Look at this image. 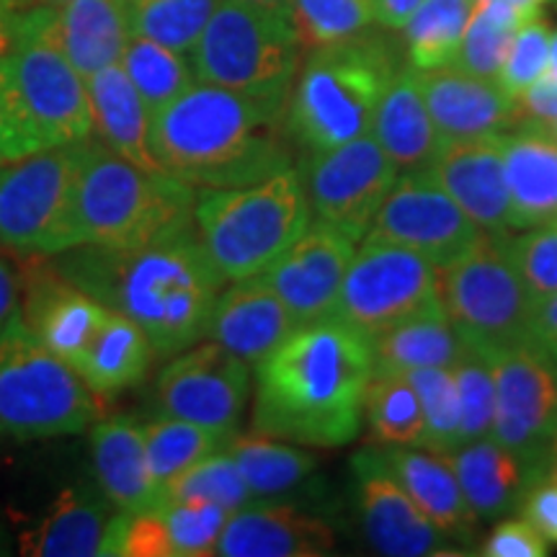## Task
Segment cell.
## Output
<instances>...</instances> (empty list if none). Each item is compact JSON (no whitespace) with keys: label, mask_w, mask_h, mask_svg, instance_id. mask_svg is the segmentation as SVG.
<instances>
[{"label":"cell","mask_w":557,"mask_h":557,"mask_svg":"<svg viewBox=\"0 0 557 557\" xmlns=\"http://www.w3.org/2000/svg\"><path fill=\"white\" fill-rule=\"evenodd\" d=\"M50 261L75 287L135 320L163 359L207 338L227 284L201 246L194 214L135 246H75Z\"/></svg>","instance_id":"cell-1"},{"label":"cell","mask_w":557,"mask_h":557,"mask_svg":"<svg viewBox=\"0 0 557 557\" xmlns=\"http://www.w3.org/2000/svg\"><path fill=\"white\" fill-rule=\"evenodd\" d=\"M372 374L364 333L338 320L302 325L256 364L253 431L302 447L351 444Z\"/></svg>","instance_id":"cell-2"},{"label":"cell","mask_w":557,"mask_h":557,"mask_svg":"<svg viewBox=\"0 0 557 557\" xmlns=\"http://www.w3.org/2000/svg\"><path fill=\"white\" fill-rule=\"evenodd\" d=\"M287 103L197 81L150 120L158 165L197 189L248 186L295 169Z\"/></svg>","instance_id":"cell-3"},{"label":"cell","mask_w":557,"mask_h":557,"mask_svg":"<svg viewBox=\"0 0 557 557\" xmlns=\"http://www.w3.org/2000/svg\"><path fill=\"white\" fill-rule=\"evenodd\" d=\"M395 75L389 45L369 34L312 47L287 101L292 143L302 152H320L369 135Z\"/></svg>","instance_id":"cell-4"},{"label":"cell","mask_w":557,"mask_h":557,"mask_svg":"<svg viewBox=\"0 0 557 557\" xmlns=\"http://www.w3.org/2000/svg\"><path fill=\"white\" fill-rule=\"evenodd\" d=\"M310 201L299 171L248 186L197 189L194 225L209 261L225 282L259 276L310 227Z\"/></svg>","instance_id":"cell-5"},{"label":"cell","mask_w":557,"mask_h":557,"mask_svg":"<svg viewBox=\"0 0 557 557\" xmlns=\"http://www.w3.org/2000/svg\"><path fill=\"white\" fill-rule=\"evenodd\" d=\"M197 186L145 171L88 137L75 184L78 246H135L194 214Z\"/></svg>","instance_id":"cell-6"},{"label":"cell","mask_w":557,"mask_h":557,"mask_svg":"<svg viewBox=\"0 0 557 557\" xmlns=\"http://www.w3.org/2000/svg\"><path fill=\"white\" fill-rule=\"evenodd\" d=\"M302 41L289 11L220 0L189 60L201 83L287 103L299 73Z\"/></svg>","instance_id":"cell-7"},{"label":"cell","mask_w":557,"mask_h":557,"mask_svg":"<svg viewBox=\"0 0 557 557\" xmlns=\"http://www.w3.org/2000/svg\"><path fill=\"white\" fill-rule=\"evenodd\" d=\"M96 395L21 318L0 333V436H73L96 421Z\"/></svg>","instance_id":"cell-8"},{"label":"cell","mask_w":557,"mask_h":557,"mask_svg":"<svg viewBox=\"0 0 557 557\" xmlns=\"http://www.w3.org/2000/svg\"><path fill=\"white\" fill-rule=\"evenodd\" d=\"M5 60L41 150L94 137L86 78L62 52L54 5L16 11L13 45Z\"/></svg>","instance_id":"cell-9"},{"label":"cell","mask_w":557,"mask_h":557,"mask_svg":"<svg viewBox=\"0 0 557 557\" xmlns=\"http://www.w3.org/2000/svg\"><path fill=\"white\" fill-rule=\"evenodd\" d=\"M86 139L0 165V250L18 261L78 246L75 184Z\"/></svg>","instance_id":"cell-10"},{"label":"cell","mask_w":557,"mask_h":557,"mask_svg":"<svg viewBox=\"0 0 557 557\" xmlns=\"http://www.w3.org/2000/svg\"><path fill=\"white\" fill-rule=\"evenodd\" d=\"M438 284L455 325L478 348L534 338V302L513 267L506 233L483 230L455 261L438 269Z\"/></svg>","instance_id":"cell-11"},{"label":"cell","mask_w":557,"mask_h":557,"mask_svg":"<svg viewBox=\"0 0 557 557\" xmlns=\"http://www.w3.org/2000/svg\"><path fill=\"white\" fill-rule=\"evenodd\" d=\"M480 351L496 382L493 436L534 478L545 475L549 444L557 436V344L527 338Z\"/></svg>","instance_id":"cell-12"},{"label":"cell","mask_w":557,"mask_h":557,"mask_svg":"<svg viewBox=\"0 0 557 557\" xmlns=\"http://www.w3.org/2000/svg\"><path fill=\"white\" fill-rule=\"evenodd\" d=\"M436 299L442 284L434 263L393 243L364 240L348 263L331 320L372 338Z\"/></svg>","instance_id":"cell-13"},{"label":"cell","mask_w":557,"mask_h":557,"mask_svg":"<svg viewBox=\"0 0 557 557\" xmlns=\"http://www.w3.org/2000/svg\"><path fill=\"white\" fill-rule=\"evenodd\" d=\"M297 171L308 194L312 220L341 230L357 243L364 240L369 225L400 176L398 165L372 135L331 150L305 152Z\"/></svg>","instance_id":"cell-14"},{"label":"cell","mask_w":557,"mask_h":557,"mask_svg":"<svg viewBox=\"0 0 557 557\" xmlns=\"http://www.w3.org/2000/svg\"><path fill=\"white\" fill-rule=\"evenodd\" d=\"M250 398V364L214 341H199L169 359L156 380V403L163 416L238 434Z\"/></svg>","instance_id":"cell-15"},{"label":"cell","mask_w":557,"mask_h":557,"mask_svg":"<svg viewBox=\"0 0 557 557\" xmlns=\"http://www.w3.org/2000/svg\"><path fill=\"white\" fill-rule=\"evenodd\" d=\"M483 233L459 209L426 169L406 171L389 189L385 205L369 225L364 240H380L416 250L444 269Z\"/></svg>","instance_id":"cell-16"},{"label":"cell","mask_w":557,"mask_h":557,"mask_svg":"<svg viewBox=\"0 0 557 557\" xmlns=\"http://www.w3.org/2000/svg\"><path fill=\"white\" fill-rule=\"evenodd\" d=\"M357 480L361 529L369 547L387 557L451 555V537L438 529L403 491L377 449H361L351 459Z\"/></svg>","instance_id":"cell-17"},{"label":"cell","mask_w":557,"mask_h":557,"mask_svg":"<svg viewBox=\"0 0 557 557\" xmlns=\"http://www.w3.org/2000/svg\"><path fill=\"white\" fill-rule=\"evenodd\" d=\"M354 253L357 240L312 220L295 246L259 276L276 292L302 329L333 318Z\"/></svg>","instance_id":"cell-18"},{"label":"cell","mask_w":557,"mask_h":557,"mask_svg":"<svg viewBox=\"0 0 557 557\" xmlns=\"http://www.w3.org/2000/svg\"><path fill=\"white\" fill-rule=\"evenodd\" d=\"M24 263L21 320L41 346L73 367L99 333L111 308L67 282L50 259H29Z\"/></svg>","instance_id":"cell-19"},{"label":"cell","mask_w":557,"mask_h":557,"mask_svg":"<svg viewBox=\"0 0 557 557\" xmlns=\"http://www.w3.org/2000/svg\"><path fill=\"white\" fill-rule=\"evenodd\" d=\"M426 171L480 230L506 233L511 227L500 135L444 139Z\"/></svg>","instance_id":"cell-20"},{"label":"cell","mask_w":557,"mask_h":557,"mask_svg":"<svg viewBox=\"0 0 557 557\" xmlns=\"http://www.w3.org/2000/svg\"><path fill=\"white\" fill-rule=\"evenodd\" d=\"M418 88L444 139L504 135L519 122V101L498 81L478 78L457 67L416 70Z\"/></svg>","instance_id":"cell-21"},{"label":"cell","mask_w":557,"mask_h":557,"mask_svg":"<svg viewBox=\"0 0 557 557\" xmlns=\"http://www.w3.org/2000/svg\"><path fill=\"white\" fill-rule=\"evenodd\" d=\"M299 323L261 276L240 278L220 292L207 323V338L256 367L276 351Z\"/></svg>","instance_id":"cell-22"},{"label":"cell","mask_w":557,"mask_h":557,"mask_svg":"<svg viewBox=\"0 0 557 557\" xmlns=\"http://www.w3.org/2000/svg\"><path fill=\"white\" fill-rule=\"evenodd\" d=\"M331 527L295 506L250 504L230 513L214 555L320 557L333 553Z\"/></svg>","instance_id":"cell-23"},{"label":"cell","mask_w":557,"mask_h":557,"mask_svg":"<svg viewBox=\"0 0 557 557\" xmlns=\"http://www.w3.org/2000/svg\"><path fill=\"white\" fill-rule=\"evenodd\" d=\"M504 165L511 227L549 225L557 218V135L547 122L529 120L504 132Z\"/></svg>","instance_id":"cell-24"},{"label":"cell","mask_w":557,"mask_h":557,"mask_svg":"<svg viewBox=\"0 0 557 557\" xmlns=\"http://www.w3.org/2000/svg\"><path fill=\"white\" fill-rule=\"evenodd\" d=\"M403 491L447 537L470 545L480 519L472 513L447 455L423 447H380Z\"/></svg>","instance_id":"cell-25"},{"label":"cell","mask_w":557,"mask_h":557,"mask_svg":"<svg viewBox=\"0 0 557 557\" xmlns=\"http://www.w3.org/2000/svg\"><path fill=\"white\" fill-rule=\"evenodd\" d=\"M94 472L114 508L127 513L152 511L160 506V491L150 475L143 426L135 418H103L90 431Z\"/></svg>","instance_id":"cell-26"},{"label":"cell","mask_w":557,"mask_h":557,"mask_svg":"<svg viewBox=\"0 0 557 557\" xmlns=\"http://www.w3.org/2000/svg\"><path fill=\"white\" fill-rule=\"evenodd\" d=\"M369 346L374 374H406L426 367H455L472 344L455 325L444 299H436L380 331L369 338Z\"/></svg>","instance_id":"cell-27"},{"label":"cell","mask_w":557,"mask_h":557,"mask_svg":"<svg viewBox=\"0 0 557 557\" xmlns=\"http://www.w3.org/2000/svg\"><path fill=\"white\" fill-rule=\"evenodd\" d=\"M465 498L480 521H493L521 506L527 487L537 480L496 436L478 438L447 451Z\"/></svg>","instance_id":"cell-28"},{"label":"cell","mask_w":557,"mask_h":557,"mask_svg":"<svg viewBox=\"0 0 557 557\" xmlns=\"http://www.w3.org/2000/svg\"><path fill=\"white\" fill-rule=\"evenodd\" d=\"M369 135L380 143L400 171L429 169L442 150L444 137L431 120L426 101L418 88L416 70H398L382 94Z\"/></svg>","instance_id":"cell-29"},{"label":"cell","mask_w":557,"mask_h":557,"mask_svg":"<svg viewBox=\"0 0 557 557\" xmlns=\"http://www.w3.org/2000/svg\"><path fill=\"white\" fill-rule=\"evenodd\" d=\"M114 504L103 491L73 485L62 491L37 529L21 537V553L34 557H96L101 555Z\"/></svg>","instance_id":"cell-30"},{"label":"cell","mask_w":557,"mask_h":557,"mask_svg":"<svg viewBox=\"0 0 557 557\" xmlns=\"http://www.w3.org/2000/svg\"><path fill=\"white\" fill-rule=\"evenodd\" d=\"M86 86L101 143L139 169L163 171L150 150L152 116L120 62L90 75Z\"/></svg>","instance_id":"cell-31"},{"label":"cell","mask_w":557,"mask_h":557,"mask_svg":"<svg viewBox=\"0 0 557 557\" xmlns=\"http://www.w3.org/2000/svg\"><path fill=\"white\" fill-rule=\"evenodd\" d=\"M132 37L129 0H70L58 9L60 47L83 78L116 65Z\"/></svg>","instance_id":"cell-32"},{"label":"cell","mask_w":557,"mask_h":557,"mask_svg":"<svg viewBox=\"0 0 557 557\" xmlns=\"http://www.w3.org/2000/svg\"><path fill=\"white\" fill-rule=\"evenodd\" d=\"M152 357L156 348L145 331L132 318L111 310L73 369L90 387V393L109 398L143 382Z\"/></svg>","instance_id":"cell-33"},{"label":"cell","mask_w":557,"mask_h":557,"mask_svg":"<svg viewBox=\"0 0 557 557\" xmlns=\"http://www.w3.org/2000/svg\"><path fill=\"white\" fill-rule=\"evenodd\" d=\"M225 449L238 465L256 504L292 496L299 487H305L318 470V457L308 449L284 438L259 434V431L235 434Z\"/></svg>","instance_id":"cell-34"},{"label":"cell","mask_w":557,"mask_h":557,"mask_svg":"<svg viewBox=\"0 0 557 557\" xmlns=\"http://www.w3.org/2000/svg\"><path fill=\"white\" fill-rule=\"evenodd\" d=\"M143 436L150 475L160 491V504H163L165 491L173 480L230 442V436L220 431L173 416H160L156 421L145 423Z\"/></svg>","instance_id":"cell-35"},{"label":"cell","mask_w":557,"mask_h":557,"mask_svg":"<svg viewBox=\"0 0 557 557\" xmlns=\"http://www.w3.org/2000/svg\"><path fill=\"white\" fill-rule=\"evenodd\" d=\"M364 421L380 447H421L426 434L421 398L406 374H372L364 393Z\"/></svg>","instance_id":"cell-36"},{"label":"cell","mask_w":557,"mask_h":557,"mask_svg":"<svg viewBox=\"0 0 557 557\" xmlns=\"http://www.w3.org/2000/svg\"><path fill=\"white\" fill-rule=\"evenodd\" d=\"M524 21L529 18L513 11L511 5L498 3V0H475L451 67L465 70L478 78L498 81L508 47Z\"/></svg>","instance_id":"cell-37"},{"label":"cell","mask_w":557,"mask_h":557,"mask_svg":"<svg viewBox=\"0 0 557 557\" xmlns=\"http://www.w3.org/2000/svg\"><path fill=\"white\" fill-rule=\"evenodd\" d=\"M120 65L143 96L150 116L197 83L191 60L148 37H132Z\"/></svg>","instance_id":"cell-38"},{"label":"cell","mask_w":557,"mask_h":557,"mask_svg":"<svg viewBox=\"0 0 557 557\" xmlns=\"http://www.w3.org/2000/svg\"><path fill=\"white\" fill-rule=\"evenodd\" d=\"M475 0H423L403 26L413 70L447 67L455 60Z\"/></svg>","instance_id":"cell-39"},{"label":"cell","mask_w":557,"mask_h":557,"mask_svg":"<svg viewBox=\"0 0 557 557\" xmlns=\"http://www.w3.org/2000/svg\"><path fill=\"white\" fill-rule=\"evenodd\" d=\"M220 0H129L132 34L189 58Z\"/></svg>","instance_id":"cell-40"},{"label":"cell","mask_w":557,"mask_h":557,"mask_svg":"<svg viewBox=\"0 0 557 557\" xmlns=\"http://www.w3.org/2000/svg\"><path fill=\"white\" fill-rule=\"evenodd\" d=\"M152 513L163 540V557L214 555L230 519L227 508L199 500H165Z\"/></svg>","instance_id":"cell-41"},{"label":"cell","mask_w":557,"mask_h":557,"mask_svg":"<svg viewBox=\"0 0 557 557\" xmlns=\"http://www.w3.org/2000/svg\"><path fill=\"white\" fill-rule=\"evenodd\" d=\"M165 500H199V504L227 508L230 513L256 504L238 465L227 455L225 447L212 451V455L186 470L184 475L173 480L169 491H165L163 504Z\"/></svg>","instance_id":"cell-42"},{"label":"cell","mask_w":557,"mask_h":557,"mask_svg":"<svg viewBox=\"0 0 557 557\" xmlns=\"http://www.w3.org/2000/svg\"><path fill=\"white\" fill-rule=\"evenodd\" d=\"M289 13L299 41L310 50L359 37L374 24L372 0H292Z\"/></svg>","instance_id":"cell-43"},{"label":"cell","mask_w":557,"mask_h":557,"mask_svg":"<svg viewBox=\"0 0 557 557\" xmlns=\"http://www.w3.org/2000/svg\"><path fill=\"white\" fill-rule=\"evenodd\" d=\"M410 385L416 387L421 398L423 421H426V434H423V449L447 451L459 447V389L451 367H426L406 372Z\"/></svg>","instance_id":"cell-44"},{"label":"cell","mask_w":557,"mask_h":557,"mask_svg":"<svg viewBox=\"0 0 557 557\" xmlns=\"http://www.w3.org/2000/svg\"><path fill=\"white\" fill-rule=\"evenodd\" d=\"M472 344V341H470ZM459 389V447L493 436L496 421V382L485 354L472 344L470 351L451 367Z\"/></svg>","instance_id":"cell-45"},{"label":"cell","mask_w":557,"mask_h":557,"mask_svg":"<svg viewBox=\"0 0 557 557\" xmlns=\"http://www.w3.org/2000/svg\"><path fill=\"white\" fill-rule=\"evenodd\" d=\"M508 250L532 302L553 299L557 295V227L553 222L529 227L519 238H508Z\"/></svg>","instance_id":"cell-46"},{"label":"cell","mask_w":557,"mask_h":557,"mask_svg":"<svg viewBox=\"0 0 557 557\" xmlns=\"http://www.w3.org/2000/svg\"><path fill=\"white\" fill-rule=\"evenodd\" d=\"M549 39H553V32H549L542 16L529 18L519 26L498 75V83L511 99L519 101L545 75L549 60Z\"/></svg>","instance_id":"cell-47"},{"label":"cell","mask_w":557,"mask_h":557,"mask_svg":"<svg viewBox=\"0 0 557 557\" xmlns=\"http://www.w3.org/2000/svg\"><path fill=\"white\" fill-rule=\"evenodd\" d=\"M39 150V139L34 135L29 120H26L16 86H13L9 60L0 58V165L13 163V160H21Z\"/></svg>","instance_id":"cell-48"},{"label":"cell","mask_w":557,"mask_h":557,"mask_svg":"<svg viewBox=\"0 0 557 557\" xmlns=\"http://www.w3.org/2000/svg\"><path fill=\"white\" fill-rule=\"evenodd\" d=\"M485 557H545L549 542L529 524L527 519H508L493 529L491 537L480 547Z\"/></svg>","instance_id":"cell-49"},{"label":"cell","mask_w":557,"mask_h":557,"mask_svg":"<svg viewBox=\"0 0 557 557\" xmlns=\"http://www.w3.org/2000/svg\"><path fill=\"white\" fill-rule=\"evenodd\" d=\"M521 517L532 524L547 542L557 545V480L547 472L532 480L521 498Z\"/></svg>","instance_id":"cell-50"},{"label":"cell","mask_w":557,"mask_h":557,"mask_svg":"<svg viewBox=\"0 0 557 557\" xmlns=\"http://www.w3.org/2000/svg\"><path fill=\"white\" fill-rule=\"evenodd\" d=\"M16 318H21V274L9 261L0 259V333Z\"/></svg>","instance_id":"cell-51"},{"label":"cell","mask_w":557,"mask_h":557,"mask_svg":"<svg viewBox=\"0 0 557 557\" xmlns=\"http://www.w3.org/2000/svg\"><path fill=\"white\" fill-rule=\"evenodd\" d=\"M421 3L423 0H372L374 21H377L382 29L398 32L408 24V18L413 16V11Z\"/></svg>","instance_id":"cell-52"},{"label":"cell","mask_w":557,"mask_h":557,"mask_svg":"<svg viewBox=\"0 0 557 557\" xmlns=\"http://www.w3.org/2000/svg\"><path fill=\"white\" fill-rule=\"evenodd\" d=\"M532 336L547 341V344H557V295L547 302L534 305Z\"/></svg>","instance_id":"cell-53"},{"label":"cell","mask_w":557,"mask_h":557,"mask_svg":"<svg viewBox=\"0 0 557 557\" xmlns=\"http://www.w3.org/2000/svg\"><path fill=\"white\" fill-rule=\"evenodd\" d=\"M13 24H16V5L11 0H0V58L11 52Z\"/></svg>","instance_id":"cell-54"},{"label":"cell","mask_w":557,"mask_h":557,"mask_svg":"<svg viewBox=\"0 0 557 557\" xmlns=\"http://www.w3.org/2000/svg\"><path fill=\"white\" fill-rule=\"evenodd\" d=\"M498 3L511 5V9L519 11L524 18H534V16H542V5H545V0H498Z\"/></svg>","instance_id":"cell-55"},{"label":"cell","mask_w":557,"mask_h":557,"mask_svg":"<svg viewBox=\"0 0 557 557\" xmlns=\"http://www.w3.org/2000/svg\"><path fill=\"white\" fill-rule=\"evenodd\" d=\"M547 83H553L557 88V32H553V39H549V60H547V70L542 75Z\"/></svg>","instance_id":"cell-56"},{"label":"cell","mask_w":557,"mask_h":557,"mask_svg":"<svg viewBox=\"0 0 557 557\" xmlns=\"http://www.w3.org/2000/svg\"><path fill=\"white\" fill-rule=\"evenodd\" d=\"M545 472L549 478L557 480V436L553 438V444H549V451H547V465H545Z\"/></svg>","instance_id":"cell-57"},{"label":"cell","mask_w":557,"mask_h":557,"mask_svg":"<svg viewBox=\"0 0 557 557\" xmlns=\"http://www.w3.org/2000/svg\"><path fill=\"white\" fill-rule=\"evenodd\" d=\"M248 3L269 5V9H278V11H292V0H248Z\"/></svg>","instance_id":"cell-58"},{"label":"cell","mask_w":557,"mask_h":557,"mask_svg":"<svg viewBox=\"0 0 557 557\" xmlns=\"http://www.w3.org/2000/svg\"><path fill=\"white\" fill-rule=\"evenodd\" d=\"M47 5H54V9H62V5L70 3V0H45Z\"/></svg>","instance_id":"cell-59"},{"label":"cell","mask_w":557,"mask_h":557,"mask_svg":"<svg viewBox=\"0 0 557 557\" xmlns=\"http://www.w3.org/2000/svg\"><path fill=\"white\" fill-rule=\"evenodd\" d=\"M11 3H13V5H32L34 0H11Z\"/></svg>","instance_id":"cell-60"},{"label":"cell","mask_w":557,"mask_h":557,"mask_svg":"<svg viewBox=\"0 0 557 557\" xmlns=\"http://www.w3.org/2000/svg\"><path fill=\"white\" fill-rule=\"evenodd\" d=\"M547 124H549V129H553V132H555V135H557V116H555V120H549Z\"/></svg>","instance_id":"cell-61"},{"label":"cell","mask_w":557,"mask_h":557,"mask_svg":"<svg viewBox=\"0 0 557 557\" xmlns=\"http://www.w3.org/2000/svg\"><path fill=\"white\" fill-rule=\"evenodd\" d=\"M553 225H555V227H557V218H555V220H553Z\"/></svg>","instance_id":"cell-62"}]
</instances>
